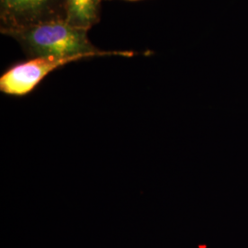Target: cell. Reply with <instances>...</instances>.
Here are the masks:
<instances>
[{
    "instance_id": "6da1fadb",
    "label": "cell",
    "mask_w": 248,
    "mask_h": 248,
    "mask_svg": "<svg viewBox=\"0 0 248 248\" xmlns=\"http://www.w3.org/2000/svg\"><path fill=\"white\" fill-rule=\"evenodd\" d=\"M88 30L76 28L64 19L37 24L3 34L15 39L24 52L31 56H69L98 53L90 43Z\"/></svg>"
},
{
    "instance_id": "7a4b0ae2",
    "label": "cell",
    "mask_w": 248,
    "mask_h": 248,
    "mask_svg": "<svg viewBox=\"0 0 248 248\" xmlns=\"http://www.w3.org/2000/svg\"><path fill=\"white\" fill-rule=\"evenodd\" d=\"M120 55L132 57L129 51H100L69 56H39L12 65L0 78V90L6 95L22 97L30 94L45 78L69 62L97 56Z\"/></svg>"
},
{
    "instance_id": "3957f363",
    "label": "cell",
    "mask_w": 248,
    "mask_h": 248,
    "mask_svg": "<svg viewBox=\"0 0 248 248\" xmlns=\"http://www.w3.org/2000/svg\"><path fill=\"white\" fill-rule=\"evenodd\" d=\"M66 0H0L1 32L65 19Z\"/></svg>"
},
{
    "instance_id": "277c9868",
    "label": "cell",
    "mask_w": 248,
    "mask_h": 248,
    "mask_svg": "<svg viewBox=\"0 0 248 248\" xmlns=\"http://www.w3.org/2000/svg\"><path fill=\"white\" fill-rule=\"evenodd\" d=\"M101 0H66L65 21L71 26L88 30L100 19Z\"/></svg>"
},
{
    "instance_id": "5b68a950",
    "label": "cell",
    "mask_w": 248,
    "mask_h": 248,
    "mask_svg": "<svg viewBox=\"0 0 248 248\" xmlns=\"http://www.w3.org/2000/svg\"><path fill=\"white\" fill-rule=\"evenodd\" d=\"M102 1V0H101ZM127 1H139V0H127Z\"/></svg>"
}]
</instances>
